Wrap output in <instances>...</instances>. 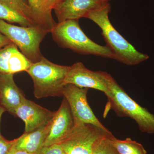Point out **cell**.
<instances>
[{
	"label": "cell",
	"instance_id": "obj_7",
	"mask_svg": "<svg viewBox=\"0 0 154 154\" xmlns=\"http://www.w3.org/2000/svg\"><path fill=\"white\" fill-rule=\"evenodd\" d=\"M88 88H80L71 84L66 85L63 95L70 108L75 121L94 125L109 131L96 117L88 104Z\"/></svg>",
	"mask_w": 154,
	"mask_h": 154
},
{
	"label": "cell",
	"instance_id": "obj_26",
	"mask_svg": "<svg viewBox=\"0 0 154 154\" xmlns=\"http://www.w3.org/2000/svg\"><path fill=\"white\" fill-rule=\"evenodd\" d=\"M103 1H105V2H109V1H111V0H103Z\"/></svg>",
	"mask_w": 154,
	"mask_h": 154
},
{
	"label": "cell",
	"instance_id": "obj_3",
	"mask_svg": "<svg viewBox=\"0 0 154 154\" xmlns=\"http://www.w3.org/2000/svg\"><path fill=\"white\" fill-rule=\"evenodd\" d=\"M50 33L60 47L70 49L83 55H92L116 59L109 48L91 40L81 29L79 20H67L57 23Z\"/></svg>",
	"mask_w": 154,
	"mask_h": 154
},
{
	"label": "cell",
	"instance_id": "obj_15",
	"mask_svg": "<svg viewBox=\"0 0 154 154\" xmlns=\"http://www.w3.org/2000/svg\"><path fill=\"white\" fill-rule=\"evenodd\" d=\"M0 19L11 24L17 23L24 27L39 26L22 11L2 0H0Z\"/></svg>",
	"mask_w": 154,
	"mask_h": 154
},
{
	"label": "cell",
	"instance_id": "obj_20",
	"mask_svg": "<svg viewBox=\"0 0 154 154\" xmlns=\"http://www.w3.org/2000/svg\"><path fill=\"white\" fill-rule=\"evenodd\" d=\"M37 154H66L59 144L43 146Z\"/></svg>",
	"mask_w": 154,
	"mask_h": 154
},
{
	"label": "cell",
	"instance_id": "obj_5",
	"mask_svg": "<svg viewBox=\"0 0 154 154\" xmlns=\"http://www.w3.org/2000/svg\"><path fill=\"white\" fill-rule=\"evenodd\" d=\"M0 32L16 45L31 62H37L43 57L40 50L42 42L50 31L39 26H17L0 19Z\"/></svg>",
	"mask_w": 154,
	"mask_h": 154
},
{
	"label": "cell",
	"instance_id": "obj_18",
	"mask_svg": "<svg viewBox=\"0 0 154 154\" xmlns=\"http://www.w3.org/2000/svg\"><path fill=\"white\" fill-rule=\"evenodd\" d=\"M63 0H39V8L42 14L45 17L53 20L51 12Z\"/></svg>",
	"mask_w": 154,
	"mask_h": 154
},
{
	"label": "cell",
	"instance_id": "obj_17",
	"mask_svg": "<svg viewBox=\"0 0 154 154\" xmlns=\"http://www.w3.org/2000/svg\"><path fill=\"white\" fill-rule=\"evenodd\" d=\"M112 133L99 139L93 147L92 154H116L115 149L110 142Z\"/></svg>",
	"mask_w": 154,
	"mask_h": 154
},
{
	"label": "cell",
	"instance_id": "obj_16",
	"mask_svg": "<svg viewBox=\"0 0 154 154\" xmlns=\"http://www.w3.org/2000/svg\"><path fill=\"white\" fill-rule=\"evenodd\" d=\"M110 141L116 154H147L141 144L130 138L121 140L117 139L113 135Z\"/></svg>",
	"mask_w": 154,
	"mask_h": 154
},
{
	"label": "cell",
	"instance_id": "obj_4",
	"mask_svg": "<svg viewBox=\"0 0 154 154\" xmlns=\"http://www.w3.org/2000/svg\"><path fill=\"white\" fill-rule=\"evenodd\" d=\"M69 67L53 63L44 57L32 63L26 72L33 81L35 98L63 96L65 81Z\"/></svg>",
	"mask_w": 154,
	"mask_h": 154
},
{
	"label": "cell",
	"instance_id": "obj_14",
	"mask_svg": "<svg viewBox=\"0 0 154 154\" xmlns=\"http://www.w3.org/2000/svg\"><path fill=\"white\" fill-rule=\"evenodd\" d=\"M51 121L47 125L31 132L24 133L20 137L16 139L13 147L19 150L24 151L31 154H37L43 146L48 135Z\"/></svg>",
	"mask_w": 154,
	"mask_h": 154
},
{
	"label": "cell",
	"instance_id": "obj_25",
	"mask_svg": "<svg viewBox=\"0 0 154 154\" xmlns=\"http://www.w3.org/2000/svg\"><path fill=\"white\" fill-rule=\"evenodd\" d=\"M6 111V110L5 109V108H4V107L1 105V104H0V122H1V119H2V116L3 113H5ZM2 137V135L0 134V138Z\"/></svg>",
	"mask_w": 154,
	"mask_h": 154
},
{
	"label": "cell",
	"instance_id": "obj_22",
	"mask_svg": "<svg viewBox=\"0 0 154 154\" xmlns=\"http://www.w3.org/2000/svg\"><path fill=\"white\" fill-rule=\"evenodd\" d=\"M16 139L8 140L2 136L0 138V154H8L16 142Z\"/></svg>",
	"mask_w": 154,
	"mask_h": 154
},
{
	"label": "cell",
	"instance_id": "obj_8",
	"mask_svg": "<svg viewBox=\"0 0 154 154\" xmlns=\"http://www.w3.org/2000/svg\"><path fill=\"white\" fill-rule=\"evenodd\" d=\"M65 84H71L80 88L95 89L103 92L107 96L110 94L100 71H91L81 62L69 66Z\"/></svg>",
	"mask_w": 154,
	"mask_h": 154
},
{
	"label": "cell",
	"instance_id": "obj_13",
	"mask_svg": "<svg viewBox=\"0 0 154 154\" xmlns=\"http://www.w3.org/2000/svg\"><path fill=\"white\" fill-rule=\"evenodd\" d=\"M14 75L0 73V104L13 115L25 98L14 82Z\"/></svg>",
	"mask_w": 154,
	"mask_h": 154
},
{
	"label": "cell",
	"instance_id": "obj_24",
	"mask_svg": "<svg viewBox=\"0 0 154 154\" xmlns=\"http://www.w3.org/2000/svg\"><path fill=\"white\" fill-rule=\"evenodd\" d=\"M8 154H31L24 151L19 150L14 148V147H12L11 151Z\"/></svg>",
	"mask_w": 154,
	"mask_h": 154
},
{
	"label": "cell",
	"instance_id": "obj_6",
	"mask_svg": "<svg viewBox=\"0 0 154 154\" xmlns=\"http://www.w3.org/2000/svg\"><path fill=\"white\" fill-rule=\"evenodd\" d=\"M111 133L94 125L75 121L71 132L59 144L66 154H92L96 141Z\"/></svg>",
	"mask_w": 154,
	"mask_h": 154
},
{
	"label": "cell",
	"instance_id": "obj_19",
	"mask_svg": "<svg viewBox=\"0 0 154 154\" xmlns=\"http://www.w3.org/2000/svg\"><path fill=\"white\" fill-rule=\"evenodd\" d=\"M28 1L29 5L31 7V8L33 9V11L36 14L44 21L51 31V29L57 23H56L54 19L52 20L48 19L42 14L39 8V0H28Z\"/></svg>",
	"mask_w": 154,
	"mask_h": 154
},
{
	"label": "cell",
	"instance_id": "obj_10",
	"mask_svg": "<svg viewBox=\"0 0 154 154\" xmlns=\"http://www.w3.org/2000/svg\"><path fill=\"white\" fill-rule=\"evenodd\" d=\"M55 112L42 107L25 98L17 107L14 115L23 120L25 124V133L47 125L52 120Z\"/></svg>",
	"mask_w": 154,
	"mask_h": 154
},
{
	"label": "cell",
	"instance_id": "obj_21",
	"mask_svg": "<svg viewBox=\"0 0 154 154\" xmlns=\"http://www.w3.org/2000/svg\"><path fill=\"white\" fill-rule=\"evenodd\" d=\"M16 7L23 13L27 14L30 10V7L24 0H2Z\"/></svg>",
	"mask_w": 154,
	"mask_h": 154
},
{
	"label": "cell",
	"instance_id": "obj_1",
	"mask_svg": "<svg viewBox=\"0 0 154 154\" xmlns=\"http://www.w3.org/2000/svg\"><path fill=\"white\" fill-rule=\"evenodd\" d=\"M110 3L91 11L85 18L94 22L102 30L107 46L115 55V60L128 66H134L149 58L147 54L138 51L114 28L109 19Z\"/></svg>",
	"mask_w": 154,
	"mask_h": 154
},
{
	"label": "cell",
	"instance_id": "obj_2",
	"mask_svg": "<svg viewBox=\"0 0 154 154\" xmlns=\"http://www.w3.org/2000/svg\"><path fill=\"white\" fill-rule=\"evenodd\" d=\"M100 73L110 91L107 97L110 108L119 116L134 120L142 132L154 134V115L131 99L109 74Z\"/></svg>",
	"mask_w": 154,
	"mask_h": 154
},
{
	"label": "cell",
	"instance_id": "obj_11",
	"mask_svg": "<svg viewBox=\"0 0 154 154\" xmlns=\"http://www.w3.org/2000/svg\"><path fill=\"white\" fill-rule=\"evenodd\" d=\"M109 2L103 0H63L54 10L58 23L85 18L91 11L100 8Z\"/></svg>",
	"mask_w": 154,
	"mask_h": 154
},
{
	"label": "cell",
	"instance_id": "obj_23",
	"mask_svg": "<svg viewBox=\"0 0 154 154\" xmlns=\"http://www.w3.org/2000/svg\"><path fill=\"white\" fill-rule=\"evenodd\" d=\"M12 42L5 36L0 32V48Z\"/></svg>",
	"mask_w": 154,
	"mask_h": 154
},
{
	"label": "cell",
	"instance_id": "obj_12",
	"mask_svg": "<svg viewBox=\"0 0 154 154\" xmlns=\"http://www.w3.org/2000/svg\"><path fill=\"white\" fill-rule=\"evenodd\" d=\"M32 63L13 42L0 48V73L26 72Z\"/></svg>",
	"mask_w": 154,
	"mask_h": 154
},
{
	"label": "cell",
	"instance_id": "obj_9",
	"mask_svg": "<svg viewBox=\"0 0 154 154\" xmlns=\"http://www.w3.org/2000/svg\"><path fill=\"white\" fill-rule=\"evenodd\" d=\"M74 125L72 113L67 101L64 98L58 110L55 111L43 146L61 143L68 137Z\"/></svg>",
	"mask_w": 154,
	"mask_h": 154
}]
</instances>
